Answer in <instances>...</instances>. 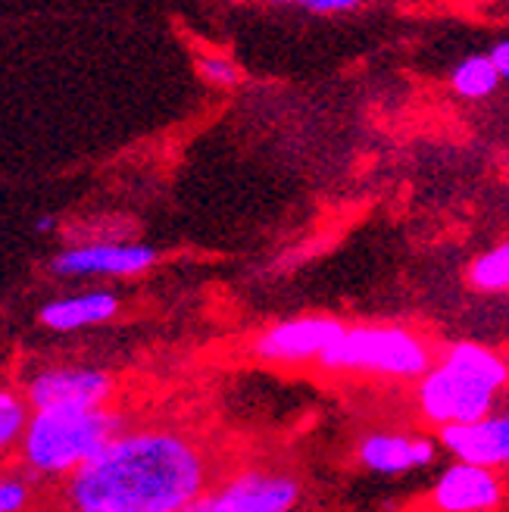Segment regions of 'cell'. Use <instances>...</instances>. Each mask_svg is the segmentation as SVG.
Wrapping results in <instances>:
<instances>
[{
    "label": "cell",
    "mask_w": 509,
    "mask_h": 512,
    "mask_svg": "<svg viewBox=\"0 0 509 512\" xmlns=\"http://www.w3.org/2000/svg\"><path fill=\"white\" fill-rule=\"evenodd\" d=\"M210 453L166 428H125L66 481L75 512H182L210 488Z\"/></svg>",
    "instance_id": "obj_1"
},
{
    "label": "cell",
    "mask_w": 509,
    "mask_h": 512,
    "mask_svg": "<svg viewBox=\"0 0 509 512\" xmlns=\"http://www.w3.org/2000/svg\"><path fill=\"white\" fill-rule=\"evenodd\" d=\"M509 384V363L481 344H453L419 381V409L441 428L472 425L491 416L497 394Z\"/></svg>",
    "instance_id": "obj_2"
},
{
    "label": "cell",
    "mask_w": 509,
    "mask_h": 512,
    "mask_svg": "<svg viewBox=\"0 0 509 512\" xmlns=\"http://www.w3.org/2000/svg\"><path fill=\"white\" fill-rule=\"evenodd\" d=\"M129 428L116 409H38L22 434L19 459L38 478H72Z\"/></svg>",
    "instance_id": "obj_3"
},
{
    "label": "cell",
    "mask_w": 509,
    "mask_h": 512,
    "mask_svg": "<svg viewBox=\"0 0 509 512\" xmlns=\"http://www.w3.org/2000/svg\"><path fill=\"white\" fill-rule=\"evenodd\" d=\"M319 363L332 372L422 378L431 369V347L416 331L400 325H356L319 356Z\"/></svg>",
    "instance_id": "obj_4"
},
{
    "label": "cell",
    "mask_w": 509,
    "mask_h": 512,
    "mask_svg": "<svg viewBox=\"0 0 509 512\" xmlns=\"http://www.w3.org/2000/svg\"><path fill=\"white\" fill-rule=\"evenodd\" d=\"M300 481L278 469H241L203 491L182 512H294Z\"/></svg>",
    "instance_id": "obj_5"
},
{
    "label": "cell",
    "mask_w": 509,
    "mask_h": 512,
    "mask_svg": "<svg viewBox=\"0 0 509 512\" xmlns=\"http://www.w3.org/2000/svg\"><path fill=\"white\" fill-rule=\"evenodd\" d=\"M113 394V375L88 366H44L32 372L22 388L32 413L38 409H110Z\"/></svg>",
    "instance_id": "obj_6"
},
{
    "label": "cell",
    "mask_w": 509,
    "mask_h": 512,
    "mask_svg": "<svg viewBox=\"0 0 509 512\" xmlns=\"http://www.w3.org/2000/svg\"><path fill=\"white\" fill-rule=\"evenodd\" d=\"M344 325L328 316H300L266 328L257 338V356L266 363H307L335 347L344 335Z\"/></svg>",
    "instance_id": "obj_7"
},
{
    "label": "cell",
    "mask_w": 509,
    "mask_h": 512,
    "mask_svg": "<svg viewBox=\"0 0 509 512\" xmlns=\"http://www.w3.org/2000/svg\"><path fill=\"white\" fill-rule=\"evenodd\" d=\"M157 263V250L144 244H116V241H88L66 247L57 260L54 272L75 278V275H110L129 278L141 275Z\"/></svg>",
    "instance_id": "obj_8"
},
{
    "label": "cell",
    "mask_w": 509,
    "mask_h": 512,
    "mask_svg": "<svg viewBox=\"0 0 509 512\" xmlns=\"http://www.w3.org/2000/svg\"><path fill=\"white\" fill-rule=\"evenodd\" d=\"M503 500V481L497 469H481L469 463L450 466L438 488H435V506L441 512H491Z\"/></svg>",
    "instance_id": "obj_9"
},
{
    "label": "cell",
    "mask_w": 509,
    "mask_h": 512,
    "mask_svg": "<svg viewBox=\"0 0 509 512\" xmlns=\"http://www.w3.org/2000/svg\"><path fill=\"white\" fill-rule=\"evenodd\" d=\"M441 444L469 466L500 469L509 466V416H488L472 425L441 428Z\"/></svg>",
    "instance_id": "obj_10"
},
{
    "label": "cell",
    "mask_w": 509,
    "mask_h": 512,
    "mask_svg": "<svg viewBox=\"0 0 509 512\" xmlns=\"http://www.w3.org/2000/svg\"><path fill=\"white\" fill-rule=\"evenodd\" d=\"M119 313V297L110 291H91V294H72L57 297L41 306V325L50 331H79L88 325L110 322Z\"/></svg>",
    "instance_id": "obj_11"
},
{
    "label": "cell",
    "mask_w": 509,
    "mask_h": 512,
    "mask_svg": "<svg viewBox=\"0 0 509 512\" xmlns=\"http://www.w3.org/2000/svg\"><path fill=\"white\" fill-rule=\"evenodd\" d=\"M413 441L416 438H403V434H391V431L369 434V438H363V444H360V463L381 475L406 472L416 466Z\"/></svg>",
    "instance_id": "obj_12"
},
{
    "label": "cell",
    "mask_w": 509,
    "mask_h": 512,
    "mask_svg": "<svg viewBox=\"0 0 509 512\" xmlns=\"http://www.w3.org/2000/svg\"><path fill=\"white\" fill-rule=\"evenodd\" d=\"M29 419H32V406L25 403L22 391L0 384V463H4L7 456L19 453Z\"/></svg>",
    "instance_id": "obj_13"
},
{
    "label": "cell",
    "mask_w": 509,
    "mask_h": 512,
    "mask_svg": "<svg viewBox=\"0 0 509 512\" xmlns=\"http://www.w3.org/2000/svg\"><path fill=\"white\" fill-rule=\"evenodd\" d=\"M500 82V75L491 63V57H469L466 63H460L453 69V88L456 94H463V97H488Z\"/></svg>",
    "instance_id": "obj_14"
},
{
    "label": "cell",
    "mask_w": 509,
    "mask_h": 512,
    "mask_svg": "<svg viewBox=\"0 0 509 512\" xmlns=\"http://www.w3.org/2000/svg\"><path fill=\"white\" fill-rule=\"evenodd\" d=\"M469 281L478 291H509V244L478 256L469 269Z\"/></svg>",
    "instance_id": "obj_15"
},
{
    "label": "cell",
    "mask_w": 509,
    "mask_h": 512,
    "mask_svg": "<svg viewBox=\"0 0 509 512\" xmlns=\"http://www.w3.org/2000/svg\"><path fill=\"white\" fill-rule=\"evenodd\" d=\"M197 72L203 75V82L213 88H235L241 82V69L232 57L225 54H200L197 57Z\"/></svg>",
    "instance_id": "obj_16"
},
{
    "label": "cell",
    "mask_w": 509,
    "mask_h": 512,
    "mask_svg": "<svg viewBox=\"0 0 509 512\" xmlns=\"http://www.w3.org/2000/svg\"><path fill=\"white\" fill-rule=\"evenodd\" d=\"M32 506V484L29 478L0 472V512H25Z\"/></svg>",
    "instance_id": "obj_17"
},
{
    "label": "cell",
    "mask_w": 509,
    "mask_h": 512,
    "mask_svg": "<svg viewBox=\"0 0 509 512\" xmlns=\"http://www.w3.org/2000/svg\"><path fill=\"white\" fill-rule=\"evenodd\" d=\"M356 7H360L356 0H307V4H303V10H310V13H344Z\"/></svg>",
    "instance_id": "obj_18"
},
{
    "label": "cell",
    "mask_w": 509,
    "mask_h": 512,
    "mask_svg": "<svg viewBox=\"0 0 509 512\" xmlns=\"http://www.w3.org/2000/svg\"><path fill=\"white\" fill-rule=\"evenodd\" d=\"M491 63L497 69L500 79H509V41H500L494 50H491Z\"/></svg>",
    "instance_id": "obj_19"
},
{
    "label": "cell",
    "mask_w": 509,
    "mask_h": 512,
    "mask_svg": "<svg viewBox=\"0 0 509 512\" xmlns=\"http://www.w3.org/2000/svg\"><path fill=\"white\" fill-rule=\"evenodd\" d=\"M413 459H416V466H428L431 459H435V441L416 438V441H413Z\"/></svg>",
    "instance_id": "obj_20"
},
{
    "label": "cell",
    "mask_w": 509,
    "mask_h": 512,
    "mask_svg": "<svg viewBox=\"0 0 509 512\" xmlns=\"http://www.w3.org/2000/svg\"><path fill=\"white\" fill-rule=\"evenodd\" d=\"M57 228V219L54 216H41V219H35V232L38 235H50Z\"/></svg>",
    "instance_id": "obj_21"
},
{
    "label": "cell",
    "mask_w": 509,
    "mask_h": 512,
    "mask_svg": "<svg viewBox=\"0 0 509 512\" xmlns=\"http://www.w3.org/2000/svg\"><path fill=\"white\" fill-rule=\"evenodd\" d=\"M69 512H75V509H69Z\"/></svg>",
    "instance_id": "obj_22"
},
{
    "label": "cell",
    "mask_w": 509,
    "mask_h": 512,
    "mask_svg": "<svg viewBox=\"0 0 509 512\" xmlns=\"http://www.w3.org/2000/svg\"><path fill=\"white\" fill-rule=\"evenodd\" d=\"M506 416H509V413H506Z\"/></svg>",
    "instance_id": "obj_23"
}]
</instances>
